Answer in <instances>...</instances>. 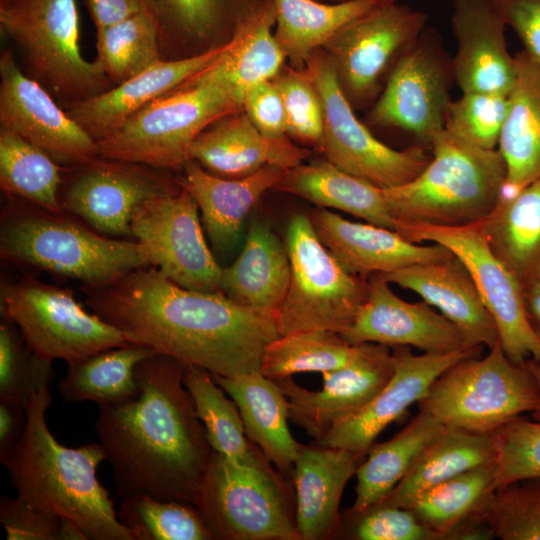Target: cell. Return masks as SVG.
I'll use <instances>...</instances> for the list:
<instances>
[{
    "label": "cell",
    "mask_w": 540,
    "mask_h": 540,
    "mask_svg": "<svg viewBox=\"0 0 540 540\" xmlns=\"http://www.w3.org/2000/svg\"><path fill=\"white\" fill-rule=\"evenodd\" d=\"M380 274L368 277V296L350 328L341 337L349 344L409 346L424 353H448L476 346L459 327L421 301L398 297Z\"/></svg>",
    "instance_id": "cell-21"
},
{
    "label": "cell",
    "mask_w": 540,
    "mask_h": 540,
    "mask_svg": "<svg viewBox=\"0 0 540 540\" xmlns=\"http://www.w3.org/2000/svg\"><path fill=\"white\" fill-rule=\"evenodd\" d=\"M322 101L324 132L320 152L341 170L381 189L401 186L416 178L430 162L423 146L396 150L378 140L361 122L343 94L333 62L319 48L306 66Z\"/></svg>",
    "instance_id": "cell-12"
},
{
    "label": "cell",
    "mask_w": 540,
    "mask_h": 540,
    "mask_svg": "<svg viewBox=\"0 0 540 540\" xmlns=\"http://www.w3.org/2000/svg\"><path fill=\"white\" fill-rule=\"evenodd\" d=\"M81 290L85 305L128 342L212 375L259 371L265 348L280 336L273 316L239 306L222 293L183 288L152 266Z\"/></svg>",
    "instance_id": "cell-1"
},
{
    "label": "cell",
    "mask_w": 540,
    "mask_h": 540,
    "mask_svg": "<svg viewBox=\"0 0 540 540\" xmlns=\"http://www.w3.org/2000/svg\"><path fill=\"white\" fill-rule=\"evenodd\" d=\"M162 59L206 54L231 43L271 0H142Z\"/></svg>",
    "instance_id": "cell-22"
},
{
    "label": "cell",
    "mask_w": 540,
    "mask_h": 540,
    "mask_svg": "<svg viewBox=\"0 0 540 540\" xmlns=\"http://www.w3.org/2000/svg\"><path fill=\"white\" fill-rule=\"evenodd\" d=\"M0 30L23 52L27 74L68 104L113 85L80 49L76 0H13L0 5Z\"/></svg>",
    "instance_id": "cell-7"
},
{
    "label": "cell",
    "mask_w": 540,
    "mask_h": 540,
    "mask_svg": "<svg viewBox=\"0 0 540 540\" xmlns=\"http://www.w3.org/2000/svg\"><path fill=\"white\" fill-rule=\"evenodd\" d=\"M430 147V162L416 178L383 189L394 221L452 227L484 220L505 188L506 165L498 148H477L444 129Z\"/></svg>",
    "instance_id": "cell-5"
},
{
    "label": "cell",
    "mask_w": 540,
    "mask_h": 540,
    "mask_svg": "<svg viewBox=\"0 0 540 540\" xmlns=\"http://www.w3.org/2000/svg\"><path fill=\"white\" fill-rule=\"evenodd\" d=\"M483 347L420 355L413 354L409 346L392 347L395 369L390 380L364 408L336 423L316 443L346 449L363 458L377 436L423 399L443 372L464 359L479 356Z\"/></svg>",
    "instance_id": "cell-20"
},
{
    "label": "cell",
    "mask_w": 540,
    "mask_h": 540,
    "mask_svg": "<svg viewBox=\"0 0 540 540\" xmlns=\"http://www.w3.org/2000/svg\"><path fill=\"white\" fill-rule=\"evenodd\" d=\"M453 83L452 57L439 32L427 26L391 71L366 125L401 129L430 146L444 129Z\"/></svg>",
    "instance_id": "cell-16"
},
{
    "label": "cell",
    "mask_w": 540,
    "mask_h": 540,
    "mask_svg": "<svg viewBox=\"0 0 540 540\" xmlns=\"http://www.w3.org/2000/svg\"><path fill=\"white\" fill-rule=\"evenodd\" d=\"M62 172L63 167L42 150L0 126V189L5 198L60 212Z\"/></svg>",
    "instance_id": "cell-41"
},
{
    "label": "cell",
    "mask_w": 540,
    "mask_h": 540,
    "mask_svg": "<svg viewBox=\"0 0 540 540\" xmlns=\"http://www.w3.org/2000/svg\"><path fill=\"white\" fill-rule=\"evenodd\" d=\"M285 246L291 277L274 316L279 335L315 329L342 335L367 299L368 278L344 269L303 213L290 218Z\"/></svg>",
    "instance_id": "cell-9"
},
{
    "label": "cell",
    "mask_w": 540,
    "mask_h": 540,
    "mask_svg": "<svg viewBox=\"0 0 540 540\" xmlns=\"http://www.w3.org/2000/svg\"><path fill=\"white\" fill-rule=\"evenodd\" d=\"M444 428L431 415L419 411L388 441L373 443L356 470V498L350 513H359L382 501L410 471L424 448Z\"/></svg>",
    "instance_id": "cell-37"
},
{
    "label": "cell",
    "mask_w": 540,
    "mask_h": 540,
    "mask_svg": "<svg viewBox=\"0 0 540 540\" xmlns=\"http://www.w3.org/2000/svg\"><path fill=\"white\" fill-rule=\"evenodd\" d=\"M309 217L320 241L342 267L363 278L454 257L443 245H419L396 230L352 222L322 207Z\"/></svg>",
    "instance_id": "cell-24"
},
{
    "label": "cell",
    "mask_w": 540,
    "mask_h": 540,
    "mask_svg": "<svg viewBox=\"0 0 540 540\" xmlns=\"http://www.w3.org/2000/svg\"><path fill=\"white\" fill-rule=\"evenodd\" d=\"M96 34L95 61L114 85L162 59L156 26L145 9Z\"/></svg>",
    "instance_id": "cell-44"
},
{
    "label": "cell",
    "mask_w": 540,
    "mask_h": 540,
    "mask_svg": "<svg viewBox=\"0 0 540 540\" xmlns=\"http://www.w3.org/2000/svg\"><path fill=\"white\" fill-rule=\"evenodd\" d=\"M260 454L237 463L213 451L196 507L213 538L298 539L284 491Z\"/></svg>",
    "instance_id": "cell-11"
},
{
    "label": "cell",
    "mask_w": 540,
    "mask_h": 540,
    "mask_svg": "<svg viewBox=\"0 0 540 540\" xmlns=\"http://www.w3.org/2000/svg\"><path fill=\"white\" fill-rule=\"evenodd\" d=\"M285 172L286 169L268 165L250 176L227 179L189 160L178 172V179L180 186L195 200L213 245L224 249L235 242L245 217Z\"/></svg>",
    "instance_id": "cell-28"
},
{
    "label": "cell",
    "mask_w": 540,
    "mask_h": 540,
    "mask_svg": "<svg viewBox=\"0 0 540 540\" xmlns=\"http://www.w3.org/2000/svg\"><path fill=\"white\" fill-rule=\"evenodd\" d=\"M535 277L540 278V266H539V268H538V270H537V272H536V274L534 275L533 278H535ZM530 280H531V279H530ZM523 286H524V285H523Z\"/></svg>",
    "instance_id": "cell-62"
},
{
    "label": "cell",
    "mask_w": 540,
    "mask_h": 540,
    "mask_svg": "<svg viewBox=\"0 0 540 540\" xmlns=\"http://www.w3.org/2000/svg\"><path fill=\"white\" fill-rule=\"evenodd\" d=\"M290 277L286 246L268 227L255 223L238 258L223 269L220 291L239 306L274 317Z\"/></svg>",
    "instance_id": "cell-31"
},
{
    "label": "cell",
    "mask_w": 540,
    "mask_h": 540,
    "mask_svg": "<svg viewBox=\"0 0 540 540\" xmlns=\"http://www.w3.org/2000/svg\"><path fill=\"white\" fill-rule=\"evenodd\" d=\"M96 32L118 23L142 10V0H85Z\"/></svg>",
    "instance_id": "cell-55"
},
{
    "label": "cell",
    "mask_w": 540,
    "mask_h": 540,
    "mask_svg": "<svg viewBox=\"0 0 540 540\" xmlns=\"http://www.w3.org/2000/svg\"><path fill=\"white\" fill-rule=\"evenodd\" d=\"M532 57L540 61V0H491Z\"/></svg>",
    "instance_id": "cell-54"
},
{
    "label": "cell",
    "mask_w": 540,
    "mask_h": 540,
    "mask_svg": "<svg viewBox=\"0 0 540 540\" xmlns=\"http://www.w3.org/2000/svg\"><path fill=\"white\" fill-rule=\"evenodd\" d=\"M284 104L287 136L320 150L324 132V113L320 94L305 68L285 64L272 79Z\"/></svg>",
    "instance_id": "cell-49"
},
{
    "label": "cell",
    "mask_w": 540,
    "mask_h": 540,
    "mask_svg": "<svg viewBox=\"0 0 540 540\" xmlns=\"http://www.w3.org/2000/svg\"><path fill=\"white\" fill-rule=\"evenodd\" d=\"M27 422L26 406L0 400V460L17 444Z\"/></svg>",
    "instance_id": "cell-56"
},
{
    "label": "cell",
    "mask_w": 540,
    "mask_h": 540,
    "mask_svg": "<svg viewBox=\"0 0 540 540\" xmlns=\"http://www.w3.org/2000/svg\"><path fill=\"white\" fill-rule=\"evenodd\" d=\"M525 366L529 369L537 384L540 394V363L530 358L524 362ZM533 420L540 421V405L537 410L531 413Z\"/></svg>",
    "instance_id": "cell-59"
},
{
    "label": "cell",
    "mask_w": 540,
    "mask_h": 540,
    "mask_svg": "<svg viewBox=\"0 0 540 540\" xmlns=\"http://www.w3.org/2000/svg\"><path fill=\"white\" fill-rule=\"evenodd\" d=\"M451 27L457 42L453 73L462 93L509 95L515 59L507 48V25L491 0H452Z\"/></svg>",
    "instance_id": "cell-23"
},
{
    "label": "cell",
    "mask_w": 540,
    "mask_h": 540,
    "mask_svg": "<svg viewBox=\"0 0 540 540\" xmlns=\"http://www.w3.org/2000/svg\"><path fill=\"white\" fill-rule=\"evenodd\" d=\"M425 12L398 2L378 5L342 27L322 48L355 111L370 108L399 60L427 27Z\"/></svg>",
    "instance_id": "cell-13"
},
{
    "label": "cell",
    "mask_w": 540,
    "mask_h": 540,
    "mask_svg": "<svg viewBox=\"0 0 540 540\" xmlns=\"http://www.w3.org/2000/svg\"><path fill=\"white\" fill-rule=\"evenodd\" d=\"M0 126L19 134L63 168L99 156L95 141L10 50L0 56Z\"/></svg>",
    "instance_id": "cell-18"
},
{
    "label": "cell",
    "mask_w": 540,
    "mask_h": 540,
    "mask_svg": "<svg viewBox=\"0 0 540 540\" xmlns=\"http://www.w3.org/2000/svg\"><path fill=\"white\" fill-rule=\"evenodd\" d=\"M53 361L35 353L10 320L0 321V400L27 406L31 397L49 388Z\"/></svg>",
    "instance_id": "cell-46"
},
{
    "label": "cell",
    "mask_w": 540,
    "mask_h": 540,
    "mask_svg": "<svg viewBox=\"0 0 540 540\" xmlns=\"http://www.w3.org/2000/svg\"><path fill=\"white\" fill-rule=\"evenodd\" d=\"M210 66L97 141L99 155L180 172L205 129L243 110V99Z\"/></svg>",
    "instance_id": "cell-6"
},
{
    "label": "cell",
    "mask_w": 540,
    "mask_h": 540,
    "mask_svg": "<svg viewBox=\"0 0 540 540\" xmlns=\"http://www.w3.org/2000/svg\"><path fill=\"white\" fill-rule=\"evenodd\" d=\"M508 111V95L464 92L452 100L444 130L463 142L484 150L498 148Z\"/></svg>",
    "instance_id": "cell-48"
},
{
    "label": "cell",
    "mask_w": 540,
    "mask_h": 540,
    "mask_svg": "<svg viewBox=\"0 0 540 540\" xmlns=\"http://www.w3.org/2000/svg\"><path fill=\"white\" fill-rule=\"evenodd\" d=\"M181 189L178 172L99 155L63 168L58 202L62 211L103 235L133 239L130 221L135 209Z\"/></svg>",
    "instance_id": "cell-14"
},
{
    "label": "cell",
    "mask_w": 540,
    "mask_h": 540,
    "mask_svg": "<svg viewBox=\"0 0 540 540\" xmlns=\"http://www.w3.org/2000/svg\"><path fill=\"white\" fill-rule=\"evenodd\" d=\"M357 345L341 335L315 329L278 336L265 348L260 373L271 379L291 377L299 372H329L346 365Z\"/></svg>",
    "instance_id": "cell-43"
},
{
    "label": "cell",
    "mask_w": 540,
    "mask_h": 540,
    "mask_svg": "<svg viewBox=\"0 0 540 540\" xmlns=\"http://www.w3.org/2000/svg\"><path fill=\"white\" fill-rule=\"evenodd\" d=\"M1 317L13 322L38 355L67 364L128 341L120 330L85 310L72 289L24 272L17 280H1Z\"/></svg>",
    "instance_id": "cell-10"
},
{
    "label": "cell",
    "mask_w": 540,
    "mask_h": 540,
    "mask_svg": "<svg viewBox=\"0 0 540 540\" xmlns=\"http://www.w3.org/2000/svg\"><path fill=\"white\" fill-rule=\"evenodd\" d=\"M274 36L288 64L302 70L314 51L322 48L342 27L378 5L377 0L323 3L317 0H273ZM389 4V3H388Z\"/></svg>",
    "instance_id": "cell-36"
},
{
    "label": "cell",
    "mask_w": 540,
    "mask_h": 540,
    "mask_svg": "<svg viewBox=\"0 0 540 540\" xmlns=\"http://www.w3.org/2000/svg\"><path fill=\"white\" fill-rule=\"evenodd\" d=\"M361 460L346 449L302 445L292 470L298 539L317 540L333 531L344 487Z\"/></svg>",
    "instance_id": "cell-29"
},
{
    "label": "cell",
    "mask_w": 540,
    "mask_h": 540,
    "mask_svg": "<svg viewBox=\"0 0 540 540\" xmlns=\"http://www.w3.org/2000/svg\"><path fill=\"white\" fill-rule=\"evenodd\" d=\"M353 516L352 538L358 540H439L405 507L377 503Z\"/></svg>",
    "instance_id": "cell-51"
},
{
    "label": "cell",
    "mask_w": 540,
    "mask_h": 540,
    "mask_svg": "<svg viewBox=\"0 0 540 540\" xmlns=\"http://www.w3.org/2000/svg\"><path fill=\"white\" fill-rule=\"evenodd\" d=\"M496 488L497 464L494 461L426 490L407 508L439 540H450L465 523L483 520V510Z\"/></svg>",
    "instance_id": "cell-39"
},
{
    "label": "cell",
    "mask_w": 540,
    "mask_h": 540,
    "mask_svg": "<svg viewBox=\"0 0 540 540\" xmlns=\"http://www.w3.org/2000/svg\"><path fill=\"white\" fill-rule=\"evenodd\" d=\"M117 515L134 540L213 538L197 507L188 502L129 495L122 497Z\"/></svg>",
    "instance_id": "cell-45"
},
{
    "label": "cell",
    "mask_w": 540,
    "mask_h": 540,
    "mask_svg": "<svg viewBox=\"0 0 540 540\" xmlns=\"http://www.w3.org/2000/svg\"><path fill=\"white\" fill-rule=\"evenodd\" d=\"M184 365L153 353L136 366L135 399L98 406L94 429L121 497L196 506L213 450L183 384Z\"/></svg>",
    "instance_id": "cell-2"
},
{
    "label": "cell",
    "mask_w": 540,
    "mask_h": 540,
    "mask_svg": "<svg viewBox=\"0 0 540 540\" xmlns=\"http://www.w3.org/2000/svg\"><path fill=\"white\" fill-rule=\"evenodd\" d=\"M482 519L501 540H540V478L498 486Z\"/></svg>",
    "instance_id": "cell-47"
},
{
    "label": "cell",
    "mask_w": 540,
    "mask_h": 540,
    "mask_svg": "<svg viewBox=\"0 0 540 540\" xmlns=\"http://www.w3.org/2000/svg\"><path fill=\"white\" fill-rule=\"evenodd\" d=\"M523 296L528 322L540 339V278H532L524 284Z\"/></svg>",
    "instance_id": "cell-57"
},
{
    "label": "cell",
    "mask_w": 540,
    "mask_h": 540,
    "mask_svg": "<svg viewBox=\"0 0 540 540\" xmlns=\"http://www.w3.org/2000/svg\"><path fill=\"white\" fill-rule=\"evenodd\" d=\"M309 155L310 151L288 136L271 137L260 132L243 110L214 122L191 148V160L227 179L250 176L268 165L288 170Z\"/></svg>",
    "instance_id": "cell-26"
},
{
    "label": "cell",
    "mask_w": 540,
    "mask_h": 540,
    "mask_svg": "<svg viewBox=\"0 0 540 540\" xmlns=\"http://www.w3.org/2000/svg\"><path fill=\"white\" fill-rule=\"evenodd\" d=\"M243 111L263 134L287 136V122L281 94L273 80L248 89L243 99Z\"/></svg>",
    "instance_id": "cell-53"
},
{
    "label": "cell",
    "mask_w": 540,
    "mask_h": 540,
    "mask_svg": "<svg viewBox=\"0 0 540 540\" xmlns=\"http://www.w3.org/2000/svg\"><path fill=\"white\" fill-rule=\"evenodd\" d=\"M395 230L411 242L430 241L448 248L470 273L508 359L516 365L530 358L540 363V339L526 316L523 285L494 256L479 222L450 227L395 221Z\"/></svg>",
    "instance_id": "cell-15"
},
{
    "label": "cell",
    "mask_w": 540,
    "mask_h": 540,
    "mask_svg": "<svg viewBox=\"0 0 540 540\" xmlns=\"http://www.w3.org/2000/svg\"><path fill=\"white\" fill-rule=\"evenodd\" d=\"M389 283L420 295L476 344L492 348L499 342L496 323L484 305L466 267L455 256L380 274Z\"/></svg>",
    "instance_id": "cell-27"
},
{
    "label": "cell",
    "mask_w": 540,
    "mask_h": 540,
    "mask_svg": "<svg viewBox=\"0 0 540 540\" xmlns=\"http://www.w3.org/2000/svg\"><path fill=\"white\" fill-rule=\"evenodd\" d=\"M516 79L498 150L506 165L503 195H511L540 176V61L524 49L514 54Z\"/></svg>",
    "instance_id": "cell-30"
},
{
    "label": "cell",
    "mask_w": 540,
    "mask_h": 540,
    "mask_svg": "<svg viewBox=\"0 0 540 540\" xmlns=\"http://www.w3.org/2000/svg\"><path fill=\"white\" fill-rule=\"evenodd\" d=\"M497 487L540 478V421L517 416L494 431Z\"/></svg>",
    "instance_id": "cell-50"
},
{
    "label": "cell",
    "mask_w": 540,
    "mask_h": 540,
    "mask_svg": "<svg viewBox=\"0 0 540 540\" xmlns=\"http://www.w3.org/2000/svg\"><path fill=\"white\" fill-rule=\"evenodd\" d=\"M272 190L304 198L318 207L334 208L395 230L383 189L351 175L328 160L286 170Z\"/></svg>",
    "instance_id": "cell-33"
},
{
    "label": "cell",
    "mask_w": 540,
    "mask_h": 540,
    "mask_svg": "<svg viewBox=\"0 0 540 540\" xmlns=\"http://www.w3.org/2000/svg\"><path fill=\"white\" fill-rule=\"evenodd\" d=\"M153 353L143 345L128 342L69 363L58 390L68 402L89 401L103 406L130 401L139 395L136 366Z\"/></svg>",
    "instance_id": "cell-38"
},
{
    "label": "cell",
    "mask_w": 540,
    "mask_h": 540,
    "mask_svg": "<svg viewBox=\"0 0 540 540\" xmlns=\"http://www.w3.org/2000/svg\"><path fill=\"white\" fill-rule=\"evenodd\" d=\"M198 210L183 188L145 201L133 212L132 238L143 246L150 266L175 284L221 293L223 268L206 243Z\"/></svg>",
    "instance_id": "cell-17"
},
{
    "label": "cell",
    "mask_w": 540,
    "mask_h": 540,
    "mask_svg": "<svg viewBox=\"0 0 540 540\" xmlns=\"http://www.w3.org/2000/svg\"><path fill=\"white\" fill-rule=\"evenodd\" d=\"M394 369L391 347L362 343L357 344L346 365L322 373L319 391L300 387L291 377L273 380L288 400L289 419L318 442L336 423L364 408L390 380Z\"/></svg>",
    "instance_id": "cell-19"
},
{
    "label": "cell",
    "mask_w": 540,
    "mask_h": 540,
    "mask_svg": "<svg viewBox=\"0 0 540 540\" xmlns=\"http://www.w3.org/2000/svg\"><path fill=\"white\" fill-rule=\"evenodd\" d=\"M183 384L193 401L212 450L237 463H249L259 454L252 449L238 407L229 400L212 374L184 365Z\"/></svg>",
    "instance_id": "cell-42"
},
{
    "label": "cell",
    "mask_w": 540,
    "mask_h": 540,
    "mask_svg": "<svg viewBox=\"0 0 540 540\" xmlns=\"http://www.w3.org/2000/svg\"><path fill=\"white\" fill-rule=\"evenodd\" d=\"M317 1H320V2H323V3L335 4V3H343V2L354 1V0H317ZM377 1H379L381 3H384V4L398 2V0H377Z\"/></svg>",
    "instance_id": "cell-60"
},
{
    "label": "cell",
    "mask_w": 540,
    "mask_h": 540,
    "mask_svg": "<svg viewBox=\"0 0 540 540\" xmlns=\"http://www.w3.org/2000/svg\"><path fill=\"white\" fill-rule=\"evenodd\" d=\"M0 524L7 540H59L61 517L17 495L1 496Z\"/></svg>",
    "instance_id": "cell-52"
},
{
    "label": "cell",
    "mask_w": 540,
    "mask_h": 540,
    "mask_svg": "<svg viewBox=\"0 0 540 540\" xmlns=\"http://www.w3.org/2000/svg\"><path fill=\"white\" fill-rule=\"evenodd\" d=\"M240 412L247 437L282 472L293 470L302 447L291 435L288 400L275 380L260 371L235 377L212 375Z\"/></svg>",
    "instance_id": "cell-32"
},
{
    "label": "cell",
    "mask_w": 540,
    "mask_h": 540,
    "mask_svg": "<svg viewBox=\"0 0 540 540\" xmlns=\"http://www.w3.org/2000/svg\"><path fill=\"white\" fill-rule=\"evenodd\" d=\"M494 461V432L478 433L444 426L424 448L405 477L378 503L407 508L426 490Z\"/></svg>",
    "instance_id": "cell-35"
},
{
    "label": "cell",
    "mask_w": 540,
    "mask_h": 540,
    "mask_svg": "<svg viewBox=\"0 0 540 540\" xmlns=\"http://www.w3.org/2000/svg\"><path fill=\"white\" fill-rule=\"evenodd\" d=\"M52 402L49 388L31 397L23 435L0 460L17 496L76 522L88 540H134L97 478L106 460L103 447L98 441L79 447L59 443L46 421Z\"/></svg>",
    "instance_id": "cell-3"
},
{
    "label": "cell",
    "mask_w": 540,
    "mask_h": 540,
    "mask_svg": "<svg viewBox=\"0 0 540 540\" xmlns=\"http://www.w3.org/2000/svg\"><path fill=\"white\" fill-rule=\"evenodd\" d=\"M13 0H0V5H4V4H7L9 2H11Z\"/></svg>",
    "instance_id": "cell-61"
},
{
    "label": "cell",
    "mask_w": 540,
    "mask_h": 540,
    "mask_svg": "<svg viewBox=\"0 0 540 540\" xmlns=\"http://www.w3.org/2000/svg\"><path fill=\"white\" fill-rule=\"evenodd\" d=\"M59 540H88V538L76 522L68 518H61Z\"/></svg>",
    "instance_id": "cell-58"
},
{
    "label": "cell",
    "mask_w": 540,
    "mask_h": 540,
    "mask_svg": "<svg viewBox=\"0 0 540 540\" xmlns=\"http://www.w3.org/2000/svg\"><path fill=\"white\" fill-rule=\"evenodd\" d=\"M229 45L190 58L159 59L108 90L72 102L65 108L95 141H99L145 106L207 68Z\"/></svg>",
    "instance_id": "cell-25"
},
{
    "label": "cell",
    "mask_w": 540,
    "mask_h": 540,
    "mask_svg": "<svg viewBox=\"0 0 540 540\" xmlns=\"http://www.w3.org/2000/svg\"><path fill=\"white\" fill-rule=\"evenodd\" d=\"M275 23L271 0L211 64L212 71L242 99L251 87L272 80L287 62L274 36Z\"/></svg>",
    "instance_id": "cell-40"
},
{
    "label": "cell",
    "mask_w": 540,
    "mask_h": 540,
    "mask_svg": "<svg viewBox=\"0 0 540 540\" xmlns=\"http://www.w3.org/2000/svg\"><path fill=\"white\" fill-rule=\"evenodd\" d=\"M479 225L494 256L526 284L540 266V176L503 195Z\"/></svg>",
    "instance_id": "cell-34"
},
{
    "label": "cell",
    "mask_w": 540,
    "mask_h": 540,
    "mask_svg": "<svg viewBox=\"0 0 540 540\" xmlns=\"http://www.w3.org/2000/svg\"><path fill=\"white\" fill-rule=\"evenodd\" d=\"M417 404L444 426L492 433L537 410L540 394L525 364L512 363L498 342L485 357L464 359L443 372Z\"/></svg>",
    "instance_id": "cell-8"
},
{
    "label": "cell",
    "mask_w": 540,
    "mask_h": 540,
    "mask_svg": "<svg viewBox=\"0 0 540 540\" xmlns=\"http://www.w3.org/2000/svg\"><path fill=\"white\" fill-rule=\"evenodd\" d=\"M0 257L24 272H47L101 286L150 266L135 239L103 235L79 218L14 198L0 212Z\"/></svg>",
    "instance_id": "cell-4"
}]
</instances>
